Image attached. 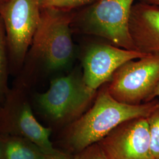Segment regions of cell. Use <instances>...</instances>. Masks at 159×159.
<instances>
[{
  "mask_svg": "<svg viewBox=\"0 0 159 159\" xmlns=\"http://www.w3.org/2000/svg\"><path fill=\"white\" fill-rule=\"evenodd\" d=\"M139 1L159 7V0H139Z\"/></svg>",
  "mask_w": 159,
  "mask_h": 159,
  "instance_id": "e0dca14e",
  "label": "cell"
},
{
  "mask_svg": "<svg viewBox=\"0 0 159 159\" xmlns=\"http://www.w3.org/2000/svg\"><path fill=\"white\" fill-rule=\"evenodd\" d=\"M134 0H94L81 14L80 31L102 37L111 44L136 50L131 39L129 23Z\"/></svg>",
  "mask_w": 159,
  "mask_h": 159,
  "instance_id": "3957f363",
  "label": "cell"
},
{
  "mask_svg": "<svg viewBox=\"0 0 159 159\" xmlns=\"http://www.w3.org/2000/svg\"><path fill=\"white\" fill-rule=\"evenodd\" d=\"M74 159H107L98 143L93 144L74 155Z\"/></svg>",
  "mask_w": 159,
  "mask_h": 159,
  "instance_id": "9a60e30c",
  "label": "cell"
},
{
  "mask_svg": "<svg viewBox=\"0 0 159 159\" xmlns=\"http://www.w3.org/2000/svg\"><path fill=\"white\" fill-rule=\"evenodd\" d=\"M9 66L6 31L2 20L0 17V104L3 102L9 90L7 86Z\"/></svg>",
  "mask_w": 159,
  "mask_h": 159,
  "instance_id": "7c38bea8",
  "label": "cell"
},
{
  "mask_svg": "<svg viewBox=\"0 0 159 159\" xmlns=\"http://www.w3.org/2000/svg\"><path fill=\"white\" fill-rule=\"evenodd\" d=\"M42 159H74V155L67 153L63 150L55 148L53 151L45 152Z\"/></svg>",
  "mask_w": 159,
  "mask_h": 159,
  "instance_id": "2e32d148",
  "label": "cell"
},
{
  "mask_svg": "<svg viewBox=\"0 0 159 159\" xmlns=\"http://www.w3.org/2000/svg\"><path fill=\"white\" fill-rule=\"evenodd\" d=\"M52 131L36 119L21 88L8 90L0 104V134L24 137L50 152L56 148L50 140Z\"/></svg>",
  "mask_w": 159,
  "mask_h": 159,
  "instance_id": "52a82bcc",
  "label": "cell"
},
{
  "mask_svg": "<svg viewBox=\"0 0 159 159\" xmlns=\"http://www.w3.org/2000/svg\"><path fill=\"white\" fill-rule=\"evenodd\" d=\"M45 152L22 136L0 134V159H42Z\"/></svg>",
  "mask_w": 159,
  "mask_h": 159,
  "instance_id": "8fae6325",
  "label": "cell"
},
{
  "mask_svg": "<svg viewBox=\"0 0 159 159\" xmlns=\"http://www.w3.org/2000/svg\"><path fill=\"white\" fill-rule=\"evenodd\" d=\"M97 92L85 84L83 73L73 72L52 80L46 92L37 94L36 102L48 127L62 130L91 107Z\"/></svg>",
  "mask_w": 159,
  "mask_h": 159,
  "instance_id": "7a4b0ae2",
  "label": "cell"
},
{
  "mask_svg": "<svg viewBox=\"0 0 159 159\" xmlns=\"http://www.w3.org/2000/svg\"><path fill=\"white\" fill-rule=\"evenodd\" d=\"M94 0H40L41 8H55L68 11L82 6H88Z\"/></svg>",
  "mask_w": 159,
  "mask_h": 159,
  "instance_id": "5bb4252c",
  "label": "cell"
},
{
  "mask_svg": "<svg viewBox=\"0 0 159 159\" xmlns=\"http://www.w3.org/2000/svg\"><path fill=\"white\" fill-rule=\"evenodd\" d=\"M159 97V83L157 86L156 87L155 90L154 91L153 94L152 95V100H154L156 97Z\"/></svg>",
  "mask_w": 159,
  "mask_h": 159,
  "instance_id": "ac0fdd59",
  "label": "cell"
},
{
  "mask_svg": "<svg viewBox=\"0 0 159 159\" xmlns=\"http://www.w3.org/2000/svg\"><path fill=\"white\" fill-rule=\"evenodd\" d=\"M98 89L91 107L61 130L58 142L61 150L72 155L78 153L97 143L125 121L148 117L159 105L156 98L139 105L119 102L109 93L107 83Z\"/></svg>",
  "mask_w": 159,
  "mask_h": 159,
  "instance_id": "6da1fadb",
  "label": "cell"
},
{
  "mask_svg": "<svg viewBox=\"0 0 159 159\" xmlns=\"http://www.w3.org/2000/svg\"><path fill=\"white\" fill-rule=\"evenodd\" d=\"M97 143L107 159H154L147 117L125 121Z\"/></svg>",
  "mask_w": 159,
  "mask_h": 159,
  "instance_id": "ba28073f",
  "label": "cell"
},
{
  "mask_svg": "<svg viewBox=\"0 0 159 159\" xmlns=\"http://www.w3.org/2000/svg\"><path fill=\"white\" fill-rule=\"evenodd\" d=\"M7 1V0H0V4H2V3L6 2Z\"/></svg>",
  "mask_w": 159,
  "mask_h": 159,
  "instance_id": "d6986e66",
  "label": "cell"
},
{
  "mask_svg": "<svg viewBox=\"0 0 159 159\" xmlns=\"http://www.w3.org/2000/svg\"><path fill=\"white\" fill-rule=\"evenodd\" d=\"M146 56L137 50H126L111 44H91L82 58L84 81L89 88L97 90L111 81L114 72L124 63Z\"/></svg>",
  "mask_w": 159,
  "mask_h": 159,
  "instance_id": "9c48e42d",
  "label": "cell"
},
{
  "mask_svg": "<svg viewBox=\"0 0 159 159\" xmlns=\"http://www.w3.org/2000/svg\"><path fill=\"white\" fill-rule=\"evenodd\" d=\"M40 0H7L0 4L10 66L23 63L32 44L41 18Z\"/></svg>",
  "mask_w": 159,
  "mask_h": 159,
  "instance_id": "8992f818",
  "label": "cell"
},
{
  "mask_svg": "<svg viewBox=\"0 0 159 159\" xmlns=\"http://www.w3.org/2000/svg\"><path fill=\"white\" fill-rule=\"evenodd\" d=\"M131 39L137 51L159 56V7L140 1L134 4L129 23Z\"/></svg>",
  "mask_w": 159,
  "mask_h": 159,
  "instance_id": "30bf717a",
  "label": "cell"
},
{
  "mask_svg": "<svg viewBox=\"0 0 159 159\" xmlns=\"http://www.w3.org/2000/svg\"><path fill=\"white\" fill-rule=\"evenodd\" d=\"M159 83V56L148 55L128 61L114 73L107 83L108 91L115 100L129 105L150 102Z\"/></svg>",
  "mask_w": 159,
  "mask_h": 159,
  "instance_id": "277c9868",
  "label": "cell"
},
{
  "mask_svg": "<svg viewBox=\"0 0 159 159\" xmlns=\"http://www.w3.org/2000/svg\"><path fill=\"white\" fill-rule=\"evenodd\" d=\"M40 23L32 42L34 52L51 69L65 67L73 56L71 18L64 10L41 8Z\"/></svg>",
  "mask_w": 159,
  "mask_h": 159,
  "instance_id": "5b68a950",
  "label": "cell"
},
{
  "mask_svg": "<svg viewBox=\"0 0 159 159\" xmlns=\"http://www.w3.org/2000/svg\"><path fill=\"white\" fill-rule=\"evenodd\" d=\"M150 148L154 159H159V104L147 117Z\"/></svg>",
  "mask_w": 159,
  "mask_h": 159,
  "instance_id": "4fadbf2b",
  "label": "cell"
}]
</instances>
